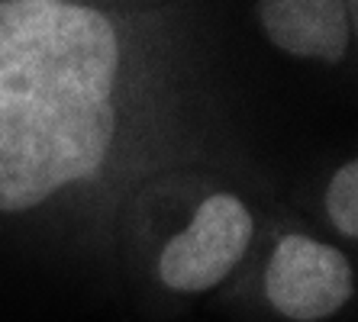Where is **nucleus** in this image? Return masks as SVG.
Here are the masks:
<instances>
[{
  "mask_svg": "<svg viewBox=\"0 0 358 322\" xmlns=\"http://www.w3.org/2000/svg\"><path fill=\"white\" fill-rule=\"evenodd\" d=\"M259 23L275 49L294 58L339 65L352 29L342 0H259Z\"/></svg>",
  "mask_w": 358,
  "mask_h": 322,
  "instance_id": "20e7f679",
  "label": "nucleus"
},
{
  "mask_svg": "<svg viewBox=\"0 0 358 322\" xmlns=\"http://www.w3.org/2000/svg\"><path fill=\"white\" fill-rule=\"evenodd\" d=\"M117 26L71 0H0V213L94 181L117 139Z\"/></svg>",
  "mask_w": 358,
  "mask_h": 322,
  "instance_id": "f257e3e1",
  "label": "nucleus"
},
{
  "mask_svg": "<svg viewBox=\"0 0 358 322\" xmlns=\"http://www.w3.org/2000/svg\"><path fill=\"white\" fill-rule=\"evenodd\" d=\"M355 293V274L339 248L291 232L265 268V297L284 319L323 322Z\"/></svg>",
  "mask_w": 358,
  "mask_h": 322,
  "instance_id": "7ed1b4c3",
  "label": "nucleus"
},
{
  "mask_svg": "<svg viewBox=\"0 0 358 322\" xmlns=\"http://www.w3.org/2000/svg\"><path fill=\"white\" fill-rule=\"evenodd\" d=\"M342 10H345V20H349V29L355 33V26H358V0H342Z\"/></svg>",
  "mask_w": 358,
  "mask_h": 322,
  "instance_id": "423d86ee",
  "label": "nucleus"
},
{
  "mask_svg": "<svg viewBox=\"0 0 358 322\" xmlns=\"http://www.w3.org/2000/svg\"><path fill=\"white\" fill-rule=\"evenodd\" d=\"M252 213L236 193H213L197 207L187 229L159 255V281L178 293H203L223 284L252 242Z\"/></svg>",
  "mask_w": 358,
  "mask_h": 322,
  "instance_id": "f03ea898",
  "label": "nucleus"
},
{
  "mask_svg": "<svg viewBox=\"0 0 358 322\" xmlns=\"http://www.w3.org/2000/svg\"><path fill=\"white\" fill-rule=\"evenodd\" d=\"M326 213L336 232L345 239H358V161H345L333 174L329 190H326Z\"/></svg>",
  "mask_w": 358,
  "mask_h": 322,
  "instance_id": "39448f33",
  "label": "nucleus"
}]
</instances>
